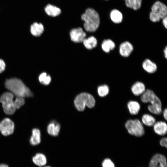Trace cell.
I'll list each match as a JSON object with an SVG mask.
<instances>
[{
  "mask_svg": "<svg viewBox=\"0 0 167 167\" xmlns=\"http://www.w3.org/2000/svg\"><path fill=\"white\" fill-rule=\"evenodd\" d=\"M162 22L163 25L165 27L166 29L167 27V17L165 16L163 19Z\"/></svg>",
  "mask_w": 167,
  "mask_h": 167,
  "instance_id": "obj_32",
  "label": "cell"
},
{
  "mask_svg": "<svg viewBox=\"0 0 167 167\" xmlns=\"http://www.w3.org/2000/svg\"><path fill=\"white\" fill-rule=\"evenodd\" d=\"M125 126L128 133L132 135L140 137L144 134L143 124L138 119L128 120L125 123Z\"/></svg>",
  "mask_w": 167,
  "mask_h": 167,
  "instance_id": "obj_7",
  "label": "cell"
},
{
  "mask_svg": "<svg viewBox=\"0 0 167 167\" xmlns=\"http://www.w3.org/2000/svg\"><path fill=\"white\" fill-rule=\"evenodd\" d=\"M5 66V64L4 61L2 59H0V73L4 71Z\"/></svg>",
  "mask_w": 167,
  "mask_h": 167,
  "instance_id": "obj_30",
  "label": "cell"
},
{
  "mask_svg": "<svg viewBox=\"0 0 167 167\" xmlns=\"http://www.w3.org/2000/svg\"><path fill=\"white\" fill-rule=\"evenodd\" d=\"M110 17L112 21L116 24L121 23L123 19L122 13L116 9H114L111 11L110 14Z\"/></svg>",
  "mask_w": 167,
  "mask_h": 167,
  "instance_id": "obj_23",
  "label": "cell"
},
{
  "mask_svg": "<svg viewBox=\"0 0 167 167\" xmlns=\"http://www.w3.org/2000/svg\"><path fill=\"white\" fill-rule=\"evenodd\" d=\"M115 47V44L111 40H105L101 44V48L106 53H108L111 50L113 49Z\"/></svg>",
  "mask_w": 167,
  "mask_h": 167,
  "instance_id": "obj_21",
  "label": "cell"
},
{
  "mask_svg": "<svg viewBox=\"0 0 167 167\" xmlns=\"http://www.w3.org/2000/svg\"><path fill=\"white\" fill-rule=\"evenodd\" d=\"M149 167H167L165 157L159 154L155 155L151 160Z\"/></svg>",
  "mask_w": 167,
  "mask_h": 167,
  "instance_id": "obj_10",
  "label": "cell"
},
{
  "mask_svg": "<svg viewBox=\"0 0 167 167\" xmlns=\"http://www.w3.org/2000/svg\"><path fill=\"white\" fill-rule=\"evenodd\" d=\"M141 100L144 103H150L151 104L148 105V109L151 113L156 115L161 113V102L152 91L149 89L146 90L142 95Z\"/></svg>",
  "mask_w": 167,
  "mask_h": 167,
  "instance_id": "obj_3",
  "label": "cell"
},
{
  "mask_svg": "<svg viewBox=\"0 0 167 167\" xmlns=\"http://www.w3.org/2000/svg\"><path fill=\"white\" fill-rule=\"evenodd\" d=\"M164 54L165 58H167V47L166 46L164 50Z\"/></svg>",
  "mask_w": 167,
  "mask_h": 167,
  "instance_id": "obj_34",
  "label": "cell"
},
{
  "mask_svg": "<svg viewBox=\"0 0 167 167\" xmlns=\"http://www.w3.org/2000/svg\"><path fill=\"white\" fill-rule=\"evenodd\" d=\"M126 6L135 10L139 9L141 6L142 0H125Z\"/></svg>",
  "mask_w": 167,
  "mask_h": 167,
  "instance_id": "obj_24",
  "label": "cell"
},
{
  "mask_svg": "<svg viewBox=\"0 0 167 167\" xmlns=\"http://www.w3.org/2000/svg\"><path fill=\"white\" fill-rule=\"evenodd\" d=\"M131 90L135 95L139 96L142 95L145 92V86L142 82L137 81L132 86Z\"/></svg>",
  "mask_w": 167,
  "mask_h": 167,
  "instance_id": "obj_14",
  "label": "cell"
},
{
  "mask_svg": "<svg viewBox=\"0 0 167 167\" xmlns=\"http://www.w3.org/2000/svg\"><path fill=\"white\" fill-rule=\"evenodd\" d=\"M33 163L36 165L41 167L45 165L47 163V159L43 153H38L32 158Z\"/></svg>",
  "mask_w": 167,
  "mask_h": 167,
  "instance_id": "obj_17",
  "label": "cell"
},
{
  "mask_svg": "<svg viewBox=\"0 0 167 167\" xmlns=\"http://www.w3.org/2000/svg\"><path fill=\"white\" fill-rule=\"evenodd\" d=\"M60 129V124L56 121L51 122L48 125L47 131L50 135L54 136L58 135Z\"/></svg>",
  "mask_w": 167,
  "mask_h": 167,
  "instance_id": "obj_12",
  "label": "cell"
},
{
  "mask_svg": "<svg viewBox=\"0 0 167 167\" xmlns=\"http://www.w3.org/2000/svg\"><path fill=\"white\" fill-rule=\"evenodd\" d=\"M167 15L166 6L159 1H157L154 3L151 7L149 18L152 22H157L166 16Z\"/></svg>",
  "mask_w": 167,
  "mask_h": 167,
  "instance_id": "obj_5",
  "label": "cell"
},
{
  "mask_svg": "<svg viewBox=\"0 0 167 167\" xmlns=\"http://www.w3.org/2000/svg\"><path fill=\"white\" fill-rule=\"evenodd\" d=\"M81 18L84 21V27L86 31L94 32L97 29L100 25V19L98 14L94 9H86Z\"/></svg>",
  "mask_w": 167,
  "mask_h": 167,
  "instance_id": "obj_2",
  "label": "cell"
},
{
  "mask_svg": "<svg viewBox=\"0 0 167 167\" xmlns=\"http://www.w3.org/2000/svg\"><path fill=\"white\" fill-rule=\"evenodd\" d=\"M70 34L71 41L75 43L83 42L86 36V33L80 27L72 29Z\"/></svg>",
  "mask_w": 167,
  "mask_h": 167,
  "instance_id": "obj_9",
  "label": "cell"
},
{
  "mask_svg": "<svg viewBox=\"0 0 167 167\" xmlns=\"http://www.w3.org/2000/svg\"><path fill=\"white\" fill-rule=\"evenodd\" d=\"M0 167H9L7 164L4 163L0 164Z\"/></svg>",
  "mask_w": 167,
  "mask_h": 167,
  "instance_id": "obj_35",
  "label": "cell"
},
{
  "mask_svg": "<svg viewBox=\"0 0 167 167\" xmlns=\"http://www.w3.org/2000/svg\"><path fill=\"white\" fill-rule=\"evenodd\" d=\"M14 95L11 92H6L1 96L0 101L2 103V107L5 113L7 115L14 113L16 109L13 100Z\"/></svg>",
  "mask_w": 167,
  "mask_h": 167,
  "instance_id": "obj_6",
  "label": "cell"
},
{
  "mask_svg": "<svg viewBox=\"0 0 167 167\" xmlns=\"http://www.w3.org/2000/svg\"><path fill=\"white\" fill-rule=\"evenodd\" d=\"M25 103L24 98L20 97H17L14 101V103L16 109H19Z\"/></svg>",
  "mask_w": 167,
  "mask_h": 167,
  "instance_id": "obj_28",
  "label": "cell"
},
{
  "mask_svg": "<svg viewBox=\"0 0 167 167\" xmlns=\"http://www.w3.org/2000/svg\"><path fill=\"white\" fill-rule=\"evenodd\" d=\"M153 126V129L155 132L160 135L166 134L167 131V126L166 123L162 121L156 122Z\"/></svg>",
  "mask_w": 167,
  "mask_h": 167,
  "instance_id": "obj_13",
  "label": "cell"
},
{
  "mask_svg": "<svg viewBox=\"0 0 167 167\" xmlns=\"http://www.w3.org/2000/svg\"><path fill=\"white\" fill-rule=\"evenodd\" d=\"M142 120L144 124L149 126H153L156 122L155 118L152 116L147 114L143 115Z\"/></svg>",
  "mask_w": 167,
  "mask_h": 167,
  "instance_id": "obj_25",
  "label": "cell"
},
{
  "mask_svg": "<svg viewBox=\"0 0 167 167\" xmlns=\"http://www.w3.org/2000/svg\"><path fill=\"white\" fill-rule=\"evenodd\" d=\"M74 103L76 108L79 111H82L85 109L86 106L90 108L93 107L95 105V100L90 94L83 92L76 97Z\"/></svg>",
  "mask_w": 167,
  "mask_h": 167,
  "instance_id": "obj_4",
  "label": "cell"
},
{
  "mask_svg": "<svg viewBox=\"0 0 167 167\" xmlns=\"http://www.w3.org/2000/svg\"><path fill=\"white\" fill-rule=\"evenodd\" d=\"M14 129L13 122L9 118H5L0 122V131L4 136L12 134Z\"/></svg>",
  "mask_w": 167,
  "mask_h": 167,
  "instance_id": "obj_8",
  "label": "cell"
},
{
  "mask_svg": "<svg viewBox=\"0 0 167 167\" xmlns=\"http://www.w3.org/2000/svg\"><path fill=\"white\" fill-rule=\"evenodd\" d=\"M41 141V132L37 128L33 129L32 130V135L30 139V142L32 145H36L39 144Z\"/></svg>",
  "mask_w": 167,
  "mask_h": 167,
  "instance_id": "obj_19",
  "label": "cell"
},
{
  "mask_svg": "<svg viewBox=\"0 0 167 167\" xmlns=\"http://www.w3.org/2000/svg\"><path fill=\"white\" fill-rule=\"evenodd\" d=\"M109 92V87L104 84L99 86L97 88V92L101 97H104L107 95Z\"/></svg>",
  "mask_w": 167,
  "mask_h": 167,
  "instance_id": "obj_27",
  "label": "cell"
},
{
  "mask_svg": "<svg viewBox=\"0 0 167 167\" xmlns=\"http://www.w3.org/2000/svg\"><path fill=\"white\" fill-rule=\"evenodd\" d=\"M44 27L43 24L40 23L34 22L31 26L30 31L31 34L35 36H40L43 33Z\"/></svg>",
  "mask_w": 167,
  "mask_h": 167,
  "instance_id": "obj_16",
  "label": "cell"
},
{
  "mask_svg": "<svg viewBox=\"0 0 167 167\" xmlns=\"http://www.w3.org/2000/svg\"><path fill=\"white\" fill-rule=\"evenodd\" d=\"M163 116L165 119L167 120V109L166 108L165 109L163 112Z\"/></svg>",
  "mask_w": 167,
  "mask_h": 167,
  "instance_id": "obj_33",
  "label": "cell"
},
{
  "mask_svg": "<svg viewBox=\"0 0 167 167\" xmlns=\"http://www.w3.org/2000/svg\"><path fill=\"white\" fill-rule=\"evenodd\" d=\"M160 144L162 146L166 147H167V139L165 137L161 139L160 141Z\"/></svg>",
  "mask_w": 167,
  "mask_h": 167,
  "instance_id": "obj_31",
  "label": "cell"
},
{
  "mask_svg": "<svg viewBox=\"0 0 167 167\" xmlns=\"http://www.w3.org/2000/svg\"><path fill=\"white\" fill-rule=\"evenodd\" d=\"M142 66L144 70L149 73L155 72L157 70L156 64L149 59H146L143 62Z\"/></svg>",
  "mask_w": 167,
  "mask_h": 167,
  "instance_id": "obj_15",
  "label": "cell"
},
{
  "mask_svg": "<svg viewBox=\"0 0 167 167\" xmlns=\"http://www.w3.org/2000/svg\"><path fill=\"white\" fill-rule=\"evenodd\" d=\"M6 88L17 97H30L33 94L30 90L19 79L13 78L7 79L5 82Z\"/></svg>",
  "mask_w": 167,
  "mask_h": 167,
  "instance_id": "obj_1",
  "label": "cell"
},
{
  "mask_svg": "<svg viewBox=\"0 0 167 167\" xmlns=\"http://www.w3.org/2000/svg\"><path fill=\"white\" fill-rule=\"evenodd\" d=\"M44 167H50L49 166H45Z\"/></svg>",
  "mask_w": 167,
  "mask_h": 167,
  "instance_id": "obj_36",
  "label": "cell"
},
{
  "mask_svg": "<svg viewBox=\"0 0 167 167\" xmlns=\"http://www.w3.org/2000/svg\"><path fill=\"white\" fill-rule=\"evenodd\" d=\"M39 80L42 84L46 85L50 84L51 81V78L50 76L46 73L43 72L39 75Z\"/></svg>",
  "mask_w": 167,
  "mask_h": 167,
  "instance_id": "obj_26",
  "label": "cell"
},
{
  "mask_svg": "<svg viewBox=\"0 0 167 167\" xmlns=\"http://www.w3.org/2000/svg\"><path fill=\"white\" fill-rule=\"evenodd\" d=\"M127 107L130 113L132 115L138 113L140 109V105L137 101H130L127 104Z\"/></svg>",
  "mask_w": 167,
  "mask_h": 167,
  "instance_id": "obj_20",
  "label": "cell"
},
{
  "mask_svg": "<svg viewBox=\"0 0 167 167\" xmlns=\"http://www.w3.org/2000/svg\"><path fill=\"white\" fill-rule=\"evenodd\" d=\"M83 42L85 47L89 49H91L95 47L97 43L96 39L93 36L85 38Z\"/></svg>",
  "mask_w": 167,
  "mask_h": 167,
  "instance_id": "obj_22",
  "label": "cell"
},
{
  "mask_svg": "<svg viewBox=\"0 0 167 167\" xmlns=\"http://www.w3.org/2000/svg\"><path fill=\"white\" fill-rule=\"evenodd\" d=\"M45 11L48 15L53 17L58 16L61 13V10L59 8L50 4L46 6Z\"/></svg>",
  "mask_w": 167,
  "mask_h": 167,
  "instance_id": "obj_18",
  "label": "cell"
},
{
  "mask_svg": "<svg viewBox=\"0 0 167 167\" xmlns=\"http://www.w3.org/2000/svg\"><path fill=\"white\" fill-rule=\"evenodd\" d=\"M103 167H115L114 165L109 158L105 159L102 163Z\"/></svg>",
  "mask_w": 167,
  "mask_h": 167,
  "instance_id": "obj_29",
  "label": "cell"
},
{
  "mask_svg": "<svg viewBox=\"0 0 167 167\" xmlns=\"http://www.w3.org/2000/svg\"><path fill=\"white\" fill-rule=\"evenodd\" d=\"M133 49L132 44L128 41L122 43L119 47V52L122 57H128L131 54Z\"/></svg>",
  "mask_w": 167,
  "mask_h": 167,
  "instance_id": "obj_11",
  "label": "cell"
},
{
  "mask_svg": "<svg viewBox=\"0 0 167 167\" xmlns=\"http://www.w3.org/2000/svg\"></svg>",
  "mask_w": 167,
  "mask_h": 167,
  "instance_id": "obj_37",
  "label": "cell"
}]
</instances>
